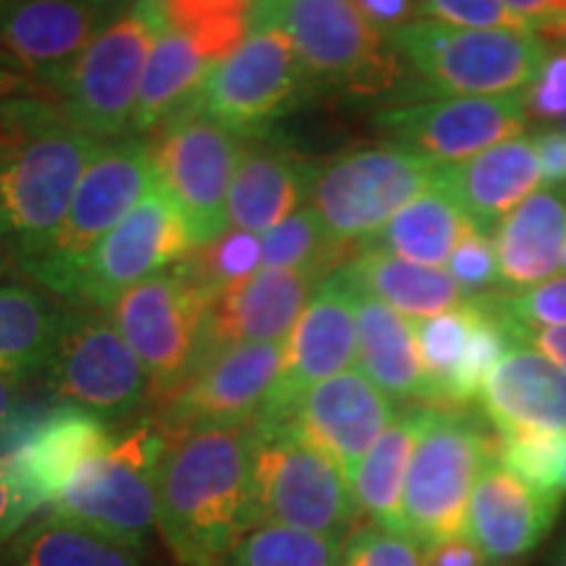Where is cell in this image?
Masks as SVG:
<instances>
[{"label":"cell","mask_w":566,"mask_h":566,"mask_svg":"<svg viewBox=\"0 0 566 566\" xmlns=\"http://www.w3.org/2000/svg\"><path fill=\"white\" fill-rule=\"evenodd\" d=\"M525 111L537 122L566 118V45L546 53L535 82L525 90Z\"/></svg>","instance_id":"45"},{"label":"cell","mask_w":566,"mask_h":566,"mask_svg":"<svg viewBox=\"0 0 566 566\" xmlns=\"http://www.w3.org/2000/svg\"><path fill=\"white\" fill-rule=\"evenodd\" d=\"M38 512V504L24 493V488L17 483V478L0 459V554L21 530L30 525V520Z\"/></svg>","instance_id":"47"},{"label":"cell","mask_w":566,"mask_h":566,"mask_svg":"<svg viewBox=\"0 0 566 566\" xmlns=\"http://www.w3.org/2000/svg\"><path fill=\"white\" fill-rule=\"evenodd\" d=\"M283 365V344H237L218 352L163 405L168 436L254 424L265 412Z\"/></svg>","instance_id":"17"},{"label":"cell","mask_w":566,"mask_h":566,"mask_svg":"<svg viewBox=\"0 0 566 566\" xmlns=\"http://www.w3.org/2000/svg\"><path fill=\"white\" fill-rule=\"evenodd\" d=\"M321 283L286 268H260L233 283L212 300L205 317L200 367L229 346L286 342Z\"/></svg>","instance_id":"22"},{"label":"cell","mask_w":566,"mask_h":566,"mask_svg":"<svg viewBox=\"0 0 566 566\" xmlns=\"http://www.w3.org/2000/svg\"><path fill=\"white\" fill-rule=\"evenodd\" d=\"M359 357L357 286L342 271L325 279L283 342V365L258 422H283L310 388L352 370Z\"/></svg>","instance_id":"18"},{"label":"cell","mask_w":566,"mask_h":566,"mask_svg":"<svg viewBox=\"0 0 566 566\" xmlns=\"http://www.w3.org/2000/svg\"><path fill=\"white\" fill-rule=\"evenodd\" d=\"M111 438L108 422L101 417L80 407L55 405L30 417L19 415L0 441V459L38 509H48L71 472L105 449Z\"/></svg>","instance_id":"21"},{"label":"cell","mask_w":566,"mask_h":566,"mask_svg":"<svg viewBox=\"0 0 566 566\" xmlns=\"http://www.w3.org/2000/svg\"><path fill=\"white\" fill-rule=\"evenodd\" d=\"M430 19L449 21L475 30H514L533 32L520 17L506 9L504 0H428Z\"/></svg>","instance_id":"46"},{"label":"cell","mask_w":566,"mask_h":566,"mask_svg":"<svg viewBox=\"0 0 566 566\" xmlns=\"http://www.w3.org/2000/svg\"><path fill=\"white\" fill-rule=\"evenodd\" d=\"M103 145L61 124L0 166V250L19 263L53 237Z\"/></svg>","instance_id":"10"},{"label":"cell","mask_w":566,"mask_h":566,"mask_svg":"<svg viewBox=\"0 0 566 566\" xmlns=\"http://www.w3.org/2000/svg\"><path fill=\"white\" fill-rule=\"evenodd\" d=\"M556 566H566V543H564L562 554H558V558H556Z\"/></svg>","instance_id":"57"},{"label":"cell","mask_w":566,"mask_h":566,"mask_svg":"<svg viewBox=\"0 0 566 566\" xmlns=\"http://www.w3.org/2000/svg\"><path fill=\"white\" fill-rule=\"evenodd\" d=\"M168 27L200 48L212 63L229 59L252 24V0H163Z\"/></svg>","instance_id":"36"},{"label":"cell","mask_w":566,"mask_h":566,"mask_svg":"<svg viewBox=\"0 0 566 566\" xmlns=\"http://www.w3.org/2000/svg\"><path fill=\"white\" fill-rule=\"evenodd\" d=\"M155 187L187 223L192 244H208L229 229V195L242 137L202 108L181 113L147 142Z\"/></svg>","instance_id":"9"},{"label":"cell","mask_w":566,"mask_h":566,"mask_svg":"<svg viewBox=\"0 0 566 566\" xmlns=\"http://www.w3.org/2000/svg\"><path fill=\"white\" fill-rule=\"evenodd\" d=\"M66 124L63 113L45 95L0 97V166L40 134Z\"/></svg>","instance_id":"42"},{"label":"cell","mask_w":566,"mask_h":566,"mask_svg":"<svg viewBox=\"0 0 566 566\" xmlns=\"http://www.w3.org/2000/svg\"><path fill=\"white\" fill-rule=\"evenodd\" d=\"M254 424L168 436L158 470V533L181 566H223L254 522Z\"/></svg>","instance_id":"1"},{"label":"cell","mask_w":566,"mask_h":566,"mask_svg":"<svg viewBox=\"0 0 566 566\" xmlns=\"http://www.w3.org/2000/svg\"><path fill=\"white\" fill-rule=\"evenodd\" d=\"M0 566H147L145 546L48 512L13 537Z\"/></svg>","instance_id":"31"},{"label":"cell","mask_w":566,"mask_h":566,"mask_svg":"<svg viewBox=\"0 0 566 566\" xmlns=\"http://www.w3.org/2000/svg\"><path fill=\"white\" fill-rule=\"evenodd\" d=\"M166 24L163 0H132L69 71L59 90L63 122L101 142L129 137L142 76Z\"/></svg>","instance_id":"7"},{"label":"cell","mask_w":566,"mask_h":566,"mask_svg":"<svg viewBox=\"0 0 566 566\" xmlns=\"http://www.w3.org/2000/svg\"><path fill=\"white\" fill-rule=\"evenodd\" d=\"M344 271L354 286L386 302L409 321H424L467 302L462 289L443 268L409 263L373 247H359V254Z\"/></svg>","instance_id":"32"},{"label":"cell","mask_w":566,"mask_h":566,"mask_svg":"<svg viewBox=\"0 0 566 566\" xmlns=\"http://www.w3.org/2000/svg\"><path fill=\"white\" fill-rule=\"evenodd\" d=\"M478 399L499 438L566 436V370L520 338L488 373Z\"/></svg>","instance_id":"24"},{"label":"cell","mask_w":566,"mask_h":566,"mask_svg":"<svg viewBox=\"0 0 566 566\" xmlns=\"http://www.w3.org/2000/svg\"><path fill=\"white\" fill-rule=\"evenodd\" d=\"M166 451L160 422L142 420L113 436L105 449L71 472L53 504V514L147 546L158 527V470Z\"/></svg>","instance_id":"5"},{"label":"cell","mask_w":566,"mask_h":566,"mask_svg":"<svg viewBox=\"0 0 566 566\" xmlns=\"http://www.w3.org/2000/svg\"><path fill=\"white\" fill-rule=\"evenodd\" d=\"M338 566H424V562L412 537L370 522L344 537Z\"/></svg>","instance_id":"43"},{"label":"cell","mask_w":566,"mask_h":566,"mask_svg":"<svg viewBox=\"0 0 566 566\" xmlns=\"http://www.w3.org/2000/svg\"><path fill=\"white\" fill-rule=\"evenodd\" d=\"M472 229L478 226L433 184L359 247L384 250L409 263L441 268Z\"/></svg>","instance_id":"34"},{"label":"cell","mask_w":566,"mask_h":566,"mask_svg":"<svg viewBox=\"0 0 566 566\" xmlns=\"http://www.w3.org/2000/svg\"><path fill=\"white\" fill-rule=\"evenodd\" d=\"M254 522L346 537L363 514L331 457L286 422H254Z\"/></svg>","instance_id":"6"},{"label":"cell","mask_w":566,"mask_h":566,"mask_svg":"<svg viewBox=\"0 0 566 566\" xmlns=\"http://www.w3.org/2000/svg\"><path fill=\"white\" fill-rule=\"evenodd\" d=\"M512 338L533 344L535 349H541L546 357L554 359L558 367L566 370V325L562 328H537V331H520Z\"/></svg>","instance_id":"53"},{"label":"cell","mask_w":566,"mask_h":566,"mask_svg":"<svg viewBox=\"0 0 566 566\" xmlns=\"http://www.w3.org/2000/svg\"><path fill=\"white\" fill-rule=\"evenodd\" d=\"M176 265L216 300L233 283L250 279L252 273L263 268V242H260L258 233L226 229L212 242L195 247Z\"/></svg>","instance_id":"39"},{"label":"cell","mask_w":566,"mask_h":566,"mask_svg":"<svg viewBox=\"0 0 566 566\" xmlns=\"http://www.w3.org/2000/svg\"><path fill=\"white\" fill-rule=\"evenodd\" d=\"M71 310L42 286L0 283V370L24 378L45 370Z\"/></svg>","instance_id":"33"},{"label":"cell","mask_w":566,"mask_h":566,"mask_svg":"<svg viewBox=\"0 0 566 566\" xmlns=\"http://www.w3.org/2000/svg\"><path fill=\"white\" fill-rule=\"evenodd\" d=\"M525 122V92L438 97L375 116L391 145L405 147L433 166L470 160L493 145L520 137Z\"/></svg>","instance_id":"16"},{"label":"cell","mask_w":566,"mask_h":566,"mask_svg":"<svg viewBox=\"0 0 566 566\" xmlns=\"http://www.w3.org/2000/svg\"><path fill=\"white\" fill-rule=\"evenodd\" d=\"M354 283V281H352ZM357 365L388 399L422 401L433 407L415 321L357 286Z\"/></svg>","instance_id":"28"},{"label":"cell","mask_w":566,"mask_h":566,"mask_svg":"<svg viewBox=\"0 0 566 566\" xmlns=\"http://www.w3.org/2000/svg\"><path fill=\"white\" fill-rule=\"evenodd\" d=\"M11 268H17V260H13L6 250H0V279H3V275L9 273Z\"/></svg>","instance_id":"55"},{"label":"cell","mask_w":566,"mask_h":566,"mask_svg":"<svg viewBox=\"0 0 566 566\" xmlns=\"http://www.w3.org/2000/svg\"><path fill=\"white\" fill-rule=\"evenodd\" d=\"M485 307L499 317L509 336L520 331L562 328L566 325V275L551 279L520 294H485Z\"/></svg>","instance_id":"40"},{"label":"cell","mask_w":566,"mask_h":566,"mask_svg":"<svg viewBox=\"0 0 566 566\" xmlns=\"http://www.w3.org/2000/svg\"><path fill=\"white\" fill-rule=\"evenodd\" d=\"M499 449V438L488 436L472 415L433 407L409 462L401 499L407 537L424 548L464 535L472 491Z\"/></svg>","instance_id":"8"},{"label":"cell","mask_w":566,"mask_h":566,"mask_svg":"<svg viewBox=\"0 0 566 566\" xmlns=\"http://www.w3.org/2000/svg\"><path fill=\"white\" fill-rule=\"evenodd\" d=\"M396 415L394 401L359 367H352L300 396L283 422L334 459L352 483L367 451Z\"/></svg>","instance_id":"20"},{"label":"cell","mask_w":566,"mask_h":566,"mask_svg":"<svg viewBox=\"0 0 566 566\" xmlns=\"http://www.w3.org/2000/svg\"><path fill=\"white\" fill-rule=\"evenodd\" d=\"M562 129H564V132H566V118H564V124H562Z\"/></svg>","instance_id":"60"},{"label":"cell","mask_w":566,"mask_h":566,"mask_svg":"<svg viewBox=\"0 0 566 566\" xmlns=\"http://www.w3.org/2000/svg\"><path fill=\"white\" fill-rule=\"evenodd\" d=\"M40 375L59 405L80 407L103 422L124 420L153 396L150 378L137 354L108 315L90 307L71 310L66 328Z\"/></svg>","instance_id":"13"},{"label":"cell","mask_w":566,"mask_h":566,"mask_svg":"<svg viewBox=\"0 0 566 566\" xmlns=\"http://www.w3.org/2000/svg\"><path fill=\"white\" fill-rule=\"evenodd\" d=\"M501 289L512 294L541 286L564 271L566 197L558 189L530 195L493 231Z\"/></svg>","instance_id":"26"},{"label":"cell","mask_w":566,"mask_h":566,"mask_svg":"<svg viewBox=\"0 0 566 566\" xmlns=\"http://www.w3.org/2000/svg\"><path fill=\"white\" fill-rule=\"evenodd\" d=\"M212 66L216 63L205 59L192 40L166 24L142 76L129 137L142 139L181 113L202 108V92Z\"/></svg>","instance_id":"29"},{"label":"cell","mask_w":566,"mask_h":566,"mask_svg":"<svg viewBox=\"0 0 566 566\" xmlns=\"http://www.w3.org/2000/svg\"><path fill=\"white\" fill-rule=\"evenodd\" d=\"M315 168L275 147L244 150L229 195V229L263 237L286 221L310 202Z\"/></svg>","instance_id":"27"},{"label":"cell","mask_w":566,"mask_h":566,"mask_svg":"<svg viewBox=\"0 0 566 566\" xmlns=\"http://www.w3.org/2000/svg\"><path fill=\"white\" fill-rule=\"evenodd\" d=\"M499 457L509 470L537 488L562 495L566 436H509L499 438Z\"/></svg>","instance_id":"41"},{"label":"cell","mask_w":566,"mask_h":566,"mask_svg":"<svg viewBox=\"0 0 566 566\" xmlns=\"http://www.w3.org/2000/svg\"><path fill=\"white\" fill-rule=\"evenodd\" d=\"M24 375L0 370V441L19 420L21 407V391H24Z\"/></svg>","instance_id":"52"},{"label":"cell","mask_w":566,"mask_h":566,"mask_svg":"<svg viewBox=\"0 0 566 566\" xmlns=\"http://www.w3.org/2000/svg\"><path fill=\"white\" fill-rule=\"evenodd\" d=\"M537 163H541L543 184L562 189L566 187V132L546 129L533 137Z\"/></svg>","instance_id":"50"},{"label":"cell","mask_w":566,"mask_h":566,"mask_svg":"<svg viewBox=\"0 0 566 566\" xmlns=\"http://www.w3.org/2000/svg\"><path fill=\"white\" fill-rule=\"evenodd\" d=\"M263 242V268H286L315 275L317 281L331 279L352 263V250L359 247L338 242L331 237L313 208L296 210L286 221L260 237Z\"/></svg>","instance_id":"35"},{"label":"cell","mask_w":566,"mask_h":566,"mask_svg":"<svg viewBox=\"0 0 566 566\" xmlns=\"http://www.w3.org/2000/svg\"><path fill=\"white\" fill-rule=\"evenodd\" d=\"M430 415H433V407L428 405H415L396 415V420L388 424L359 464L352 480V491L359 512L370 516L373 525L407 535L401 499H405L409 462Z\"/></svg>","instance_id":"30"},{"label":"cell","mask_w":566,"mask_h":566,"mask_svg":"<svg viewBox=\"0 0 566 566\" xmlns=\"http://www.w3.org/2000/svg\"><path fill=\"white\" fill-rule=\"evenodd\" d=\"M564 271H566V250H564Z\"/></svg>","instance_id":"59"},{"label":"cell","mask_w":566,"mask_h":566,"mask_svg":"<svg viewBox=\"0 0 566 566\" xmlns=\"http://www.w3.org/2000/svg\"><path fill=\"white\" fill-rule=\"evenodd\" d=\"M153 187L147 142L137 137L105 142L84 171L63 223L38 252L19 260L17 268L45 292L71 304L76 275L87 254L150 195Z\"/></svg>","instance_id":"3"},{"label":"cell","mask_w":566,"mask_h":566,"mask_svg":"<svg viewBox=\"0 0 566 566\" xmlns=\"http://www.w3.org/2000/svg\"><path fill=\"white\" fill-rule=\"evenodd\" d=\"M292 40L273 24H250L242 45L212 66L202 111L239 137H258L307 90Z\"/></svg>","instance_id":"14"},{"label":"cell","mask_w":566,"mask_h":566,"mask_svg":"<svg viewBox=\"0 0 566 566\" xmlns=\"http://www.w3.org/2000/svg\"><path fill=\"white\" fill-rule=\"evenodd\" d=\"M344 537L258 525L244 535L223 566H338Z\"/></svg>","instance_id":"37"},{"label":"cell","mask_w":566,"mask_h":566,"mask_svg":"<svg viewBox=\"0 0 566 566\" xmlns=\"http://www.w3.org/2000/svg\"><path fill=\"white\" fill-rule=\"evenodd\" d=\"M118 13L92 0H0V55L53 97Z\"/></svg>","instance_id":"19"},{"label":"cell","mask_w":566,"mask_h":566,"mask_svg":"<svg viewBox=\"0 0 566 566\" xmlns=\"http://www.w3.org/2000/svg\"><path fill=\"white\" fill-rule=\"evenodd\" d=\"M478 317L480 310L475 300H467L464 304H459L454 310H446L441 315L415 321L420 359L424 375H428L433 407L438 409H443V394L459 370V365H462Z\"/></svg>","instance_id":"38"},{"label":"cell","mask_w":566,"mask_h":566,"mask_svg":"<svg viewBox=\"0 0 566 566\" xmlns=\"http://www.w3.org/2000/svg\"><path fill=\"white\" fill-rule=\"evenodd\" d=\"M195 250L187 223L158 187L105 233L76 275L71 307L108 310L124 292L139 286Z\"/></svg>","instance_id":"15"},{"label":"cell","mask_w":566,"mask_h":566,"mask_svg":"<svg viewBox=\"0 0 566 566\" xmlns=\"http://www.w3.org/2000/svg\"><path fill=\"white\" fill-rule=\"evenodd\" d=\"M357 11L380 34H394L401 27L415 24L420 19H430L428 0H352Z\"/></svg>","instance_id":"48"},{"label":"cell","mask_w":566,"mask_h":566,"mask_svg":"<svg viewBox=\"0 0 566 566\" xmlns=\"http://www.w3.org/2000/svg\"><path fill=\"white\" fill-rule=\"evenodd\" d=\"M446 265H449L451 279L457 281V286L462 289L467 300H475V296L491 294L493 289H501L499 258H495L491 233L472 229L457 244V250L451 252Z\"/></svg>","instance_id":"44"},{"label":"cell","mask_w":566,"mask_h":566,"mask_svg":"<svg viewBox=\"0 0 566 566\" xmlns=\"http://www.w3.org/2000/svg\"><path fill=\"white\" fill-rule=\"evenodd\" d=\"M433 184L436 166L420 155L396 145L365 147L315 168L310 208L331 237L359 247Z\"/></svg>","instance_id":"12"},{"label":"cell","mask_w":566,"mask_h":566,"mask_svg":"<svg viewBox=\"0 0 566 566\" xmlns=\"http://www.w3.org/2000/svg\"><path fill=\"white\" fill-rule=\"evenodd\" d=\"M92 3L111 6V9H118V11H124V9H129V6H132V0H92Z\"/></svg>","instance_id":"56"},{"label":"cell","mask_w":566,"mask_h":566,"mask_svg":"<svg viewBox=\"0 0 566 566\" xmlns=\"http://www.w3.org/2000/svg\"><path fill=\"white\" fill-rule=\"evenodd\" d=\"M401 63L438 95H516L535 82L548 45L533 32L475 30L420 19L388 34Z\"/></svg>","instance_id":"4"},{"label":"cell","mask_w":566,"mask_h":566,"mask_svg":"<svg viewBox=\"0 0 566 566\" xmlns=\"http://www.w3.org/2000/svg\"><path fill=\"white\" fill-rule=\"evenodd\" d=\"M541 184V163L533 139L527 137L501 142L470 160L436 166V187L485 233H493Z\"/></svg>","instance_id":"25"},{"label":"cell","mask_w":566,"mask_h":566,"mask_svg":"<svg viewBox=\"0 0 566 566\" xmlns=\"http://www.w3.org/2000/svg\"><path fill=\"white\" fill-rule=\"evenodd\" d=\"M19 95H48L40 84H34L30 76L21 74L19 69H13L9 61L0 55V97H19Z\"/></svg>","instance_id":"54"},{"label":"cell","mask_w":566,"mask_h":566,"mask_svg":"<svg viewBox=\"0 0 566 566\" xmlns=\"http://www.w3.org/2000/svg\"><path fill=\"white\" fill-rule=\"evenodd\" d=\"M562 495L537 488L493 457L480 472L464 535L493 564H506L533 551L554 527Z\"/></svg>","instance_id":"23"},{"label":"cell","mask_w":566,"mask_h":566,"mask_svg":"<svg viewBox=\"0 0 566 566\" xmlns=\"http://www.w3.org/2000/svg\"><path fill=\"white\" fill-rule=\"evenodd\" d=\"M252 24L279 27L315 87L375 97L405 76L391 42L352 0H252Z\"/></svg>","instance_id":"2"},{"label":"cell","mask_w":566,"mask_h":566,"mask_svg":"<svg viewBox=\"0 0 566 566\" xmlns=\"http://www.w3.org/2000/svg\"><path fill=\"white\" fill-rule=\"evenodd\" d=\"M504 3L546 45L566 40V0H504Z\"/></svg>","instance_id":"49"},{"label":"cell","mask_w":566,"mask_h":566,"mask_svg":"<svg viewBox=\"0 0 566 566\" xmlns=\"http://www.w3.org/2000/svg\"><path fill=\"white\" fill-rule=\"evenodd\" d=\"M566 493V459H564V472H562V495Z\"/></svg>","instance_id":"58"},{"label":"cell","mask_w":566,"mask_h":566,"mask_svg":"<svg viewBox=\"0 0 566 566\" xmlns=\"http://www.w3.org/2000/svg\"><path fill=\"white\" fill-rule=\"evenodd\" d=\"M422 562L424 566H485L488 558L470 537L457 535L449 541H438L433 546H424Z\"/></svg>","instance_id":"51"},{"label":"cell","mask_w":566,"mask_h":566,"mask_svg":"<svg viewBox=\"0 0 566 566\" xmlns=\"http://www.w3.org/2000/svg\"><path fill=\"white\" fill-rule=\"evenodd\" d=\"M210 304L212 296L174 265L103 310L147 370L153 399L168 401L200 370Z\"/></svg>","instance_id":"11"}]
</instances>
